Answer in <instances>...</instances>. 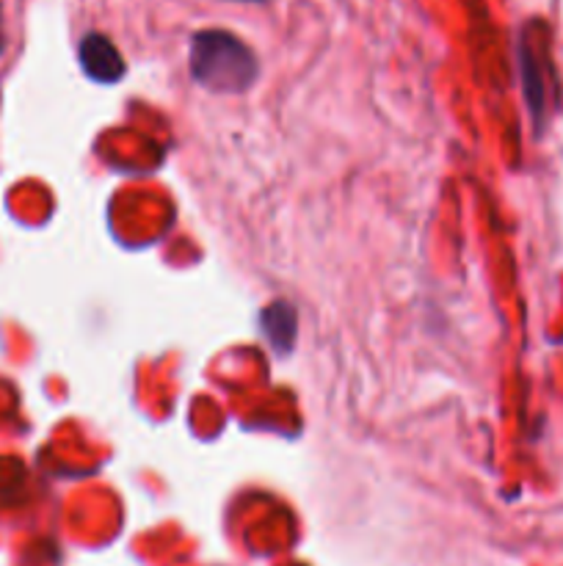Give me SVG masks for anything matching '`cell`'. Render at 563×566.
Here are the masks:
<instances>
[{
	"mask_svg": "<svg viewBox=\"0 0 563 566\" xmlns=\"http://www.w3.org/2000/svg\"><path fill=\"white\" fill-rule=\"evenodd\" d=\"M237 3H265V0H237Z\"/></svg>",
	"mask_w": 563,
	"mask_h": 566,
	"instance_id": "5",
	"label": "cell"
},
{
	"mask_svg": "<svg viewBox=\"0 0 563 566\" xmlns=\"http://www.w3.org/2000/svg\"><path fill=\"white\" fill-rule=\"evenodd\" d=\"M259 64L252 48L230 31H199L191 39V77L215 94L246 92L257 81Z\"/></svg>",
	"mask_w": 563,
	"mask_h": 566,
	"instance_id": "1",
	"label": "cell"
},
{
	"mask_svg": "<svg viewBox=\"0 0 563 566\" xmlns=\"http://www.w3.org/2000/svg\"><path fill=\"white\" fill-rule=\"evenodd\" d=\"M259 324H263V335L268 337L276 354L290 352L293 340H296V313H293L290 304L274 302L270 307H265L259 315Z\"/></svg>",
	"mask_w": 563,
	"mask_h": 566,
	"instance_id": "3",
	"label": "cell"
},
{
	"mask_svg": "<svg viewBox=\"0 0 563 566\" xmlns=\"http://www.w3.org/2000/svg\"><path fill=\"white\" fill-rule=\"evenodd\" d=\"M0 53H3V33H0Z\"/></svg>",
	"mask_w": 563,
	"mask_h": 566,
	"instance_id": "6",
	"label": "cell"
},
{
	"mask_svg": "<svg viewBox=\"0 0 563 566\" xmlns=\"http://www.w3.org/2000/svg\"><path fill=\"white\" fill-rule=\"evenodd\" d=\"M519 64H522V83H524V97H528L530 111H533L535 119H541V114L546 111V86H544V70H541V61L535 55L533 44L522 36L519 42Z\"/></svg>",
	"mask_w": 563,
	"mask_h": 566,
	"instance_id": "4",
	"label": "cell"
},
{
	"mask_svg": "<svg viewBox=\"0 0 563 566\" xmlns=\"http://www.w3.org/2000/svg\"><path fill=\"white\" fill-rule=\"evenodd\" d=\"M77 55H81L83 72L97 83L121 81V75H125L127 70L125 59L119 55L116 44L110 42L108 36H103V33H88L81 42Z\"/></svg>",
	"mask_w": 563,
	"mask_h": 566,
	"instance_id": "2",
	"label": "cell"
}]
</instances>
